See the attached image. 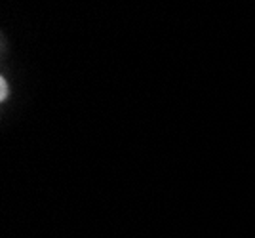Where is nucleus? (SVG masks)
Wrapping results in <instances>:
<instances>
[{"label":"nucleus","mask_w":255,"mask_h":238,"mask_svg":"<svg viewBox=\"0 0 255 238\" xmlns=\"http://www.w3.org/2000/svg\"><path fill=\"white\" fill-rule=\"evenodd\" d=\"M6 96H8V84H6V80L2 78V80H0V98L6 99Z\"/></svg>","instance_id":"f257e3e1"}]
</instances>
